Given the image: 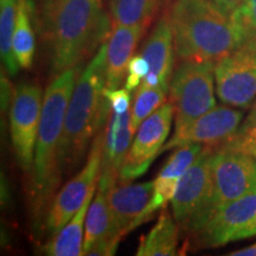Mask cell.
Returning <instances> with one entry per match:
<instances>
[{
    "mask_svg": "<svg viewBox=\"0 0 256 256\" xmlns=\"http://www.w3.org/2000/svg\"><path fill=\"white\" fill-rule=\"evenodd\" d=\"M2 2H11V0H0Z\"/></svg>",
    "mask_w": 256,
    "mask_h": 256,
    "instance_id": "e575fe53",
    "label": "cell"
},
{
    "mask_svg": "<svg viewBox=\"0 0 256 256\" xmlns=\"http://www.w3.org/2000/svg\"><path fill=\"white\" fill-rule=\"evenodd\" d=\"M214 75L215 63L180 60L174 70L168 94L174 108V133L215 107Z\"/></svg>",
    "mask_w": 256,
    "mask_h": 256,
    "instance_id": "8992f818",
    "label": "cell"
},
{
    "mask_svg": "<svg viewBox=\"0 0 256 256\" xmlns=\"http://www.w3.org/2000/svg\"><path fill=\"white\" fill-rule=\"evenodd\" d=\"M110 238H118V236L114 235L113 218L107 200V190L98 186V194H95L94 200L89 206L87 218H86L83 255H87L96 243Z\"/></svg>",
    "mask_w": 256,
    "mask_h": 256,
    "instance_id": "d6986e66",
    "label": "cell"
},
{
    "mask_svg": "<svg viewBox=\"0 0 256 256\" xmlns=\"http://www.w3.org/2000/svg\"><path fill=\"white\" fill-rule=\"evenodd\" d=\"M256 235V215L254 218L250 223L248 224V226H246L242 230H240V232L236 234L235 238H234V241H238V240H244V238H252V236Z\"/></svg>",
    "mask_w": 256,
    "mask_h": 256,
    "instance_id": "4dcf8cb0",
    "label": "cell"
},
{
    "mask_svg": "<svg viewBox=\"0 0 256 256\" xmlns=\"http://www.w3.org/2000/svg\"><path fill=\"white\" fill-rule=\"evenodd\" d=\"M164 0H110L113 25H142L147 28Z\"/></svg>",
    "mask_w": 256,
    "mask_h": 256,
    "instance_id": "44dd1931",
    "label": "cell"
},
{
    "mask_svg": "<svg viewBox=\"0 0 256 256\" xmlns=\"http://www.w3.org/2000/svg\"><path fill=\"white\" fill-rule=\"evenodd\" d=\"M96 190V188H95ZM95 190L86 198L83 206L72 218L69 220L58 232L52 235V240L46 243L44 252L51 256H80L83 255V234L86 228L88 209L92 204Z\"/></svg>",
    "mask_w": 256,
    "mask_h": 256,
    "instance_id": "ac0fdd59",
    "label": "cell"
},
{
    "mask_svg": "<svg viewBox=\"0 0 256 256\" xmlns=\"http://www.w3.org/2000/svg\"><path fill=\"white\" fill-rule=\"evenodd\" d=\"M254 124H256V104H254V107H252V113L249 114V116L244 121H243L242 126L240 127V130H238V134L243 133V132H244V130H247L248 128L252 127Z\"/></svg>",
    "mask_w": 256,
    "mask_h": 256,
    "instance_id": "1f68e13d",
    "label": "cell"
},
{
    "mask_svg": "<svg viewBox=\"0 0 256 256\" xmlns=\"http://www.w3.org/2000/svg\"><path fill=\"white\" fill-rule=\"evenodd\" d=\"M242 119L241 110L226 106H215L183 130L174 133L168 142L162 147V153L188 142H200L206 146H220L229 142L238 136Z\"/></svg>",
    "mask_w": 256,
    "mask_h": 256,
    "instance_id": "7c38bea8",
    "label": "cell"
},
{
    "mask_svg": "<svg viewBox=\"0 0 256 256\" xmlns=\"http://www.w3.org/2000/svg\"><path fill=\"white\" fill-rule=\"evenodd\" d=\"M142 25H113L106 40L107 78L106 89H118L124 81L128 64L132 60L138 43L145 34Z\"/></svg>",
    "mask_w": 256,
    "mask_h": 256,
    "instance_id": "e0dca14e",
    "label": "cell"
},
{
    "mask_svg": "<svg viewBox=\"0 0 256 256\" xmlns=\"http://www.w3.org/2000/svg\"><path fill=\"white\" fill-rule=\"evenodd\" d=\"M140 54L148 62L150 72L138 89L162 87L168 92L174 64V32L168 14H164L156 22Z\"/></svg>",
    "mask_w": 256,
    "mask_h": 256,
    "instance_id": "5bb4252c",
    "label": "cell"
},
{
    "mask_svg": "<svg viewBox=\"0 0 256 256\" xmlns=\"http://www.w3.org/2000/svg\"><path fill=\"white\" fill-rule=\"evenodd\" d=\"M228 144L236 147V148H243V147L249 145H256V124H252V127H249L243 133L238 134Z\"/></svg>",
    "mask_w": 256,
    "mask_h": 256,
    "instance_id": "f1b7e54d",
    "label": "cell"
},
{
    "mask_svg": "<svg viewBox=\"0 0 256 256\" xmlns=\"http://www.w3.org/2000/svg\"><path fill=\"white\" fill-rule=\"evenodd\" d=\"M238 36V49L256 54V0H244L232 16Z\"/></svg>",
    "mask_w": 256,
    "mask_h": 256,
    "instance_id": "d4e9b609",
    "label": "cell"
},
{
    "mask_svg": "<svg viewBox=\"0 0 256 256\" xmlns=\"http://www.w3.org/2000/svg\"><path fill=\"white\" fill-rule=\"evenodd\" d=\"M174 114V104L165 102L140 124L121 170V183H128L142 177L153 160L162 154V150L171 130Z\"/></svg>",
    "mask_w": 256,
    "mask_h": 256,
    "instance_id": "9c48e42d",
    "label": "cell"
},
{
    "mask_svg": "<svg viewBox=\"0 0 256 256\" xmlns=\"http://www.w3.org/2000/svg\"><path fill=\"white\" fill-rule=\"evenodd\" d=\"M104 95L110 104L112 112L122 114L130 110V92H128L126 88H118L113 90H108L104 88Z\"/></svg>",
    "mask_w": 256,
    "mask_h": 256,
    "instance_id": "4316f807",
    "label": "cell"
},
{
    "mask_svg": "<svg viewBox=\"0 0 256 256\" xmlns=\"http://www.w3.org/2000/svg\"><path fill=\"white\" fill-rule=\"evenodd\" d=\"M178 228L168 211L160 214L156 226L138 247V256H172L177 254Z\"/></svg>",
    "mask_w": 256,
    "mask_h": 256,
    "instance_id": "ffe728a7",
    "label": "cell"
},
{
    "mask_svg": "<svg viewBox=\"0 0 256 256\" xmlns=\"http://www.w3.org/2000/svg\"><path fill=\"white\" fill-rule=\"evenodd\" d=\"M19 0H11L0 4V50L6 72L14 76L20 66L14 52V32L17 20Z\"/></svg>",
    "mask_w": 256,
    "mask_h": 256,
    "instance_id": "603a6c76",
    "label": "cell"
},
{
    "mask_svg": "<svg viewBox=\"0 0 256 256\" xmlns=\"http://www.w3.org/2000/svg\"><path fill=\"white\" fill-rule=\"evenodd\" d=\"M216 92L224 104L250 107L256 96V54L236 49L215 64Z\"/></svg>",
    "mask_w": 256,
    "mask_h": 256,
    "instance_id": "30bf717a",
    "label": "cell"
},
{
    "mask_svg": "<svg viewBox=\"0 0 256 256\" xmlns=\"http://www.w3.org/2000/svg\"><path fill=\"white\" fill-rule=\"evenodd\" d=\"M104 127L100 128L92 142L90 153L83 168L54 197L46 216V229L55 235L72 218L83 206L86 198L100 180L102 164Z\"/></svg>",
    "mask_w": 256,
    "mask_h": 256,
    "instance_id": "52a82bcc",
    "label": "cell"
},
{
    "mask_svg": "<svg viewBox=\"0 0 256 256\" xmlns=\"http://www.w3.org/2000/svg\"><path fill=\"white\" fill-rule=\"evenodd\" d=\"M14 52L20 68H30L34 55V34L31 26L28 0H19L14 32Z\"/></svg>",
    "mask_w": 256,
    "mask_h": 256,
    "instance_id": "7402d4cb",
    "label": "cell"
},
{
    "mask_svg": "<svg viewBox=\"0 0 256 256\" xmlns=\"http://www.w3.org/2000/svg\"><path fill=\"white\" fill-rule=\"evenodd\" d=\"M168 14L179 60L216 64L238 49L232 17L206 0H176Z\"/></svg>",
    "mask_w": 256,
    "mask_h": 256,
    "instance_id": "277c9868",
    "label": "cell"
},
{
    "mask_svg": "<svg viewBox=\"0 0 256 256\" xmlns=\"http://www.w3.org/2000/svg\"><path fill=\"white\" fill-rule=\"evenodd\" d=\"M256 185V160L252 156L228 142L215 150L211 159L210 186L206 200L197 210L186 229L192 232L210 214L238 200Z\"/></svg>",
    "mask_w": 256,
    "mask_h": 256,
    "instance_id": "5b68a950",
    "label": "cell"
},
{
    "mask_svg": "<svg viewBox=\"0 0 256 256\" xmlns=\"http://www.w3.org/2000/svg\"><path fill=\"white\" fill-rule=\"evenodd\" d=\"M203 148V144L200 142H188L177 147L174 154L168 159L164 168L160 170L158 177L179 180L188 168L194 164Z\"/></svg>",
    "mask_w": 256,
    "mask_h": 256,
    "instance_id": "484cf974",
    "label": "cell"
},
{
    "mask_svg": "<svg viewBox=\"0 0 256 256\" xmlns=\"http://www.w3.org/2000/svg\"><path fill=\"white\" fill-rule=\"evenodd\" d=\"M43 92L38 84L24 82L14 90L11 101V139L19 165L31 172L40 130Z\"/></svg>",
    "mask_w": 256,
    "mask_h": 256,
    "instance_id": "ba28073f",
    "label": "cell"
},
{
    "mask_svg": "<svg viewBox=\"0 0 256 256\" xmlns=\"http://www.w3.org/2000/svg\"><path fill=\"white\" fill-rule=\"evenodd\" d=\"M106 78L107 58L104 42L78 75L70 98L58 151L62 174L78 168L92 138L98 134L110 118V107L104 95Z\"/></svg>",
    "mask_w": 256,
    "mask_h": 256,
    "instance_id": "3957f363",
    "label": "cell"
},
{
    "mask_svg": "<svg viewBox=\"0 0 256 256\" xmlns=\"http://www.w3.org/2000/svg\"><path fill=\"white\" fill-rule=\"evenodd\" d=\"M256 215V185L238 200L210 214L190 232L200 247H220L232 242L236 234Z\"/></svg>",
    "mask_w": 256,
    "mask_h": 256,
    "instance_id": "8fae6325",
    "label": "cell"
},
{
    "mask_svg": "<svg viewBox=\"0 0 256 256\" xmlns=\"http://www.w3.org/2000/svg\"><path fill=\"white\" fill-rule=\"evenodd\" d=\"M168 92L162 87L138 89L132 108H130V126L133 132H136L140 124L150 115L154 113L165 104Z\"/></svg>",
    "mask_w": 256,
    "mask_h": 256,
    "instance_id": "cb8c5ba5",
    "label": "cell"
},
{
    "mask_svg": "<svg viewBox=\"0 0 256 256\" xmlns=\"http://www.w3.org/2000/svg\"><path fill=\"white\" fill-rule=\"evenodd\" d=\"M80 74L81 66L58 74L44 92L28 194L36 217H40L42 212L46 216L49 204L62 180L58 164L60 144L66 110Z\"/></svg>",
    "mask_w": 256,
    "mask_h": 256,
    "instance_id": "7a4b0ae2",
    "label": "cell"
},
{
    "mask_svg": "<svg viewBox=\"0 0 256 256\" xmlns=\"http://www.w3.org/2000/svg\"><path fill=\"white\" fill-rule=\"evenodd\" d=\"M206 2H209L211 5L215 6L216 8H218L220 12H223L228 17H232L244 0H206Z\"/></svg>",
    "mask_w": 256,
    "mask_h": 256,
    "instance_id": "f546056e",
    "label": "cell"
},
{
    "mask_svg": "<svg viewBox=\"0 0 256 256\" xmlns=\"http://www.w3.org/2000/svg\"><path fill=\"white\" fill-rule=\"evenodd\" d=\"M154 180L140 184H116L107 190L114 235L122 238L146 222L144 214L152 200Z\"/></svg>",
    "mask_w": 256,
    "mask_h": 256,
    "instance_id": "9a60e30c",
    "label": "cell"
},
{
    "mask_svg": "<svg viewBox=\"0 0 256 256\" xmlns=\"http://www.w3.org/2000/svg\"><path fill=\"white\" fill-rule=\"evenodd\" d=\"M230 256H256V243L255 244L249 246L247 248L240 249L234 252H230Z\"/></svg>",
    "mask_w": 256,
    "mask_h": 256,
    "instance_id": "d6a6232c",
    "label": "cell"
},
{
    "mask_svg": "<svg viewBox=\"0 0 256 256\" xmlns=\"http://www.w3.org/2000/svg\"><path fill=\"white\" fill-rule=\"evenodd\" d=\"M102 0H44L42 25L51 72L82 66L110 34Z\"/></svg>",
    "mask_w": 256,
    "mask_h": 256,
    "instance_id": "6da1fadb",
    "label": "cell"
},
{
    "mask_svg": "<svg viewBox=\"0 0 256 256\" xmlns=\"http://www.w3.org/2000/svg\"><path fill=\"white\" fill-rule=\"evenodd\" d=\"M127 72L130 75L136 76V78L144 80L150 72V64L145 57L140 54V55L132 57V60H130V64H128Z\"/></svg>",
    "mask_w": 256,
    "mask_h": 256,
    "instance_id": "83f0119b",
    "label": "cell"
},
{
    "mask_svg": "<svg viewBox=\"0 0 256 256\" xmlns=\"http://www.w3.org/2000/svg\"><path fill=\"white\" fill-rule=\"evenodd\" d=\"M133 133L130 126V110L122 114L112 112L107 120V126L104 128L98 186L108 190L120 182L121 170L130 148Z\"/></svg>",
    "mask_w": 256,
    "mask_h": 256,
    "instance_id": "2e32d148",
    "label": "cell"
},
{
    "mask_svg": "<svg viewBox=\"0 0 256 256\" xmlns=\"http://www.w3.org/2000/svg\"><path fill=\"white\" fill-rule=\"evenodd\" d=\"M238 150H241V151H243V152H247L248 154L252 156L256 159V145H249V146H246V147H243V148H238Z\"/></svg>",
    "mask_w": 256,
    "mask_h": 256,
    "instance_id": "836d02e7",
    "label": "cell"
},
{
    "mask_svg": "<svg viewBox=\"0 0 256 256\" xmlns=\"http://www.w3.org/2000/svg\"><path fill=\"white\" fill-rule=\"evenodd\" d=\"M212 147H204L194 164L182 176L177 191L171 200L174 218L184 230L206 200L209 192L211 159L215 152Z\"/></svg>",
    "mask_w": 256,
    "mask_h": 256,
    "instance_id": "4fadbf2b",
    "label": "cell"
}]
</instances>
